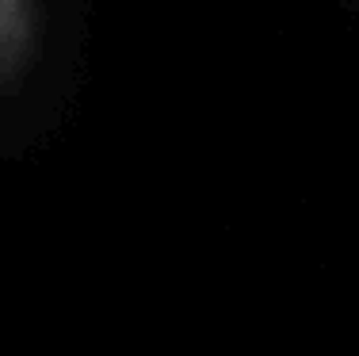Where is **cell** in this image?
<instances>
[{"label":"cell","mask_w":359,"mask_h":356,"mask_svg":"<svg viewBox=\"0 0 359 356\" xmlns=\"http://www.w3.org/2000/svg\"><path fill=\"white\" fill-rule=\"evenodd\" d=\"M35 35V0H0V77L15 70Z\"/></svg>","instance_id":"1"}]
</instances>
